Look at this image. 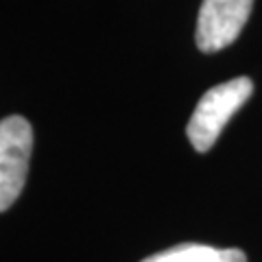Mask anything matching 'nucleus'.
I'll list each match as a JSON object with an SVG mask.
<instances>
[{"label": "nucleus", "instance_id": "1", "mask_svg": "<svg viewBox=\"0 0 262 262\" xmlns=\"http://www.w3.org/2000/svg\"><path fill=\"white\" fill-rule=\"evenodd\" d=\"M253 94V81L249 77H236L225 83L210 88L199 98L196 107L186 127L188 140L192 149L199 153H208L219 140L221 131L227 120L238 112Z\"/></svg>", "mask_w": 262, "mask_h": 262}, {"label": "nucleus", "instance_id": "2", "mask_svg": "<svg viewBox=\"0 0 262 262\" xmlns=\"http://www.w3.org/2000/svg\"><path fill=\"white\" fill-rule=\"evenodd\" d=\"M33 149V129L27 118L0 120V212L9 210L20 196Z\"/></svg>", "mask_w": 262, "mask_h": 262}, {"label": "nucleus", "instance_id": "3", "mask_svg": "<svg viewBox=\"0 0 262 262\" xmlns=\"http://www.w3.org/2000/svg\"><path fill=\"white\" fill-rule=\"evenodd\" d=\"M256 0H203L196 18V46L219 53L234 44L247 24Z\"/></svg>", "mask_w": 262, "mask_h": 262}, {"label": "nucleus", "instance_id": "4", "mask_svg": "<svg viewBox=\"0 0 262 262\" xmlns=\"http://www.w3.org/2000/svg\"><path fill=\"white\" fill-rule=\"evenodd\" d=\"M140 262H247V256L241 249H216L199 243H179Z\"/></svg>", "mask_w": 262, "mask_h": 262}]
</instances>
